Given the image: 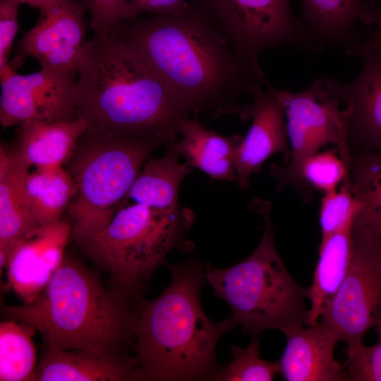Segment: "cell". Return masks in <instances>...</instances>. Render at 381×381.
<instances>
[{"label": "cell", "instance_id": "13", "mask_svg": "<svg viewBox=\"0 0 381 381\" xmlns=\"http://www.w3.org/2000/svg\"><path fill=\"white\" fill-rule=\"evenodd\" d=\"M71 226L60 219L38 225L13 246L6 268L8 284L23 304L35 301L61 265Z\"/></svg>", "mask_w": 381, "mask_h": 381}, {"label": "cell", "instance_id": "18", "mask_svg": "<svg viewBox=\"0 0 381 381\" xmlns=\"http://www.w3.org/2000/svg\"><path fill=\"white\" fill-rule=\"evenodd\" d=\"M380 0H301L303 22L321 47L349 55L361 42L358 25L375 23Z\"/></svg>", "mask_w": 381, "mask_h": 381}, {"label": "cell", "instance_id": "5", "mask_svg": "<svg viewBox=\"0 0 381 381\" xmlns=\"http://www.w3.org/2000/svg\"><path fill=\"white\" fill-rule=\"evenodd\" d=\"M271 207L270 201L258 198L248 204L264 222L262 239L253 253L227 268L209 265L205 272L206 281L229 304L242 332L253 337L268 329L285 334L306 325L309 313L308 288L292 278L277 250Z\"/></svg>", "mask_w": 381, "mask_h": 381}, {"label": "cell", "instance_id": "4", "mask_svg": "<svg viewBox=\"0 0 381 381\" xmlns=\"http://www.w3.org/2000/svg\"><path fill=\"white\" fill-rule=\"evenodd\" d=\"M106 288L79 261L65 257L49 284L31 303L8 306L9 318L39 332L46 346L123 353L131 339L133 299Z\"/></svg>", "mask_w": 381, "mask_h": 381}, {"label": "cell", "instance_id": "23", "mask_svg": "<svg viewBox=\"0 0 381 381\" xmlns=\"http://www.w3.org/2000/svg\"><path fill=\"white\" fill-rule=\"evenodd\" d=\"M351 227L352 224L320 241L318 261L308 288L310 307L306 325H312L319 320L325 306L347 274L352 255Z\"/></svg>", "mask_w": 381, "mask_h": 381}, {"label": "cell", "instance_id": "14", "mask_svg": "<svg viewBox=\"0 0 381 381\" xmlns=\"http://www.w3.org/2000/svg\"><path fill=\"white\" fill-rule=\"evenodd\" d=\"M252 97L251 103L242 106L238 113L241 121H252L234 159L236 182L243 190L249 187L251 176L258 172L272 155L282 153L285 163L291 158L285 115L280 102L262 89Z\"/></svg>", "mask_w": 381, "mask_h": 381}, {"label": "cell", "instance_id": "6", "mask_svg": "<svg viewBox=\"0 0 381 381\" xmlns=\"http://www.w3.org/2000/svg\"><path fill=\"white\" fill-rule=\"evenodd\" d=\"M195 220V212L180 204L155 208L133 202L121 206L101 232L78 245L116 288L137 296L171 251L193 250L186 235Z\"/></svg>", "mask_w": 381, "mask_h": 381}, {"label": "cell", "instance_id": "34", "mask_svg": "<svg viewBox=\"0 0 381 381\" xmlns=\"http://www.w3.org/2000/svg\"><path fill=\"white\" fill-rule=\"evenodd\" d=\"M375 23L377 25V30L375 35L368 42H361L359 46L364 48H379L381 49V8H380Z\"/></svg>", "mask_w": 381, "mask_h": 381}, {"label": "cell", "instance_id": "2", "mask_svg": "<svg viewBox=\"0 0 381 381\" xmlns=\"http://www.w3.org/2000/svg\"><path fill=\"white\" fill-rule=\"evenodd\" d=\"M75 115L92 135L155 139L167 148L189 117L162 80L127 44L94 34L78 69Z\"/></svg>", "mask_w": 381, "mask_h": 381}, {"label": "cell", "instance_id": "36", "mask_svg": "<svg viewBox=\"0 0 381 381\" xmlns=\"http://www.w3.org/2000/svg\"><path fill=\"white\" fill-rule=\"evenodd\" d=\"M380 264H381V246H380Z\"/></svg>", "mask_w": 381, "mask_h": 381}, {"label": "cell", "instance_id": "17", "mask_svg": "<svg viewBox=\"0 0 381 381\" xmlns=\"http://www.w3.org/2000/svg\"><path fill=\"white\" fill-rule=\"evenodd\" d=\"M35 381L140 380L137 357L46 346L37 363Z\"/></svg>", "mask_w": 381, "mask_h": 381}, {"label": "cell", "instance_id": "30", "mask_svg": "<svg viewBox=\"0 0 381 381\" xmlns=\"http://www.w3.org/2000/svg\"><path fill=\"white\" fill-rule=\"evenodd\" d=\"M374 327L378 334L376 344L346 347V380L381 381V304L375 315Z\"/></svg>", "mask_w": 381, "mask_h": 381}, {"label": "cell", "instance_id": "16", "mask_svg": "<svg viewBox=\"0 0 381 381\" xmlns=\"http://www.w3.org/2000/svg\"><path fill=\"white\" fill-rule=\"evenodd\" d=\"M284 334L286 343L279 362L285 380H346V367L334 354L339 341L320 320L312 325L294 327Z\"/></svg>", "mask_w": 381, "mask_h": 381}, {"label": "cell", "instance_id": "1", "mask_svg": "<svg viewBox=\"0 0 381 381\" xmlns=\"http://www.w3.org/2000/svg\"><path fill=\"white\" fill-rule=\"evenodd\" d=\"M110 33L131 47L196 118L238 114L242 97L267 81L194 1L170 13L122 21Z\"/></svg>", "mask_w": 381, "mask_h": 381}, {"label": "cell", "instance_id": "15", "mask_svg": "<svg viewBox=\"0 0 381 381\" xmlns=\"http://www.w3.org/2000/svg\"><path fill=\"white\" fill-rule=\"evenodd\" d=\"M362 68L351 81L341 83L344 105L349 110L352 152H381V49L357 47Z\"/></svg>", "mask_w": 381, "mask_h": 381}, {"label": "cell", "instance_id": "32", "mask_svg": "<svg viewBox=\"0 0 381 381\" xmlns=\"http://www.w3.org/2000/svg\"><path fill=\"white\" fill-rule=\"evenodd\" d=\"M20 0H0V70L9 63V56L18 31Z\"/></svg>", "mask_w": 381, "mask_h": 381}, {"label": "cell", "instance_id": "35", "mask_svg": "<svg viewBox=\"0 0 381 381\" xmlns=\"http://www.w3.org/2000/svg\"><path fill=\"white\" fill-rule=\"evenodd\" d=\"M54 1V0H20L22 4H28L38 9L44 7Z\"/></svg>", "mask_w": 381, "mask_h": 381}, {"label": "cell", "instance_id": "10", "mask_svg": "<svg viewBox=\"0 0 381 381\" xmlns=\"http://www.w3.org/2000/svg\"><path fill=\"white\" fill-rule=\"evenodd\" d=\"M352 255L347 274L319 320L347 347L363 344L374 327L381 304V238L370 230L352 224Z\"/></svg>", "mask_w": 381, "mask_h": 381}, {"label": "cell", "instance_id": "24", "mask_svg": "<svg viewBox=\"0 0 381 381\" xmlns=\"http://www.w3.org/2000/svg\"><path fill=\"white\" fill-rule=\"evenodd\" d=\"M25 187L32 214L39 225L61 219L75 195V185L64 167L28 171Z\"/></svg>", "mask_w": 381, "mask_h": 381}, {"label": "cell", "instance_id": "8", "mask_svg": "<svg viewBox=\"0 0 381 381\" xmlns=\"http://www.w3.org/2000/svg\"><path fill=\"white\" fill-rule=\"evenodd\" d=\"M266 90L280 102L284 111L291 158L285 167L270 166L277 181V190L291 186L308 202L312 193L303 182L301 171L305 161L322 147L333 145L349 172L351 149L349 141V110L344 105L341 83L319 77L305 90H277L268 80Z\"/></svg>", "mask_w": 381, "mask_h": 381}, {"label": "cell", "instance_id": "31", "mask_svg": "<svg viewBox=\"0 0 381 381\" xmlns=\"http://www.w3.org/2000/svg\"><path fill=\"white\" fill-rule=\"evenodd\" d=\"M90 14L94 34H109L124 21L129 0H82Z\"/></svg>", "mask_w": 381, "mask_h": 381}, {"label": "cell", "instance_id": "25", "mask_svg": "<svg viewBox=\"0 0 381 381\" xmlns=\"http://www.w3.org/2000/svg\"><path fill=\"white\" fill-rule=\"evenodd\" d=\"M349 176L358 206L353 224L381 238V152H352Z\"/></svg>", "mask_w": 381, "mask_h": 381}, {"label": "cell", "instance_id": "27", "mask_svg": "<svg viewBox=\"0 0 381 381\" xmlns=\"http://www.w3.org/2000/svg\"><path fill=\"white\" fill-rule=\"evenodd\" d=\"M231 360L214 375L215 381H271L281 373L279 361L263 360L260 356V341L253 337L246 348L234 344L230 348Z\"/></svg>", "mask_w": 381, "mask_h": 381}, {"label": "cell", "instance_id": "26", "mask_svg": "<svg viewBox=\"0 0 381 381\" xmlns=\"http://www.w3.org/2000/svg\"><path fill=\"white\" fill-rule=\"evenodd\" d=\"M32 326L10 318L0 324V380H35L37 353Z\"/></svg>", "mask_w": 381, "mask_h": 381}, {"label": "cell", "instance_id": "7", "mask_svg": "<svg viewBox=\"0 0 381 381\" xmlns=\"http://www.w3.org/2000/svg\"><path fill=\"white\" fill-rule=\"evenodd\" d=\"M159 146L162 143L152 138L85 132L67 163L75 185L68 209L71 240L78 245L109 224Z\"/></svg>", "mask_w": 381, "mask_h": 381}, {"label": "cell", "instance_id": "11", "mask_svg": "<svg viewBox=\"0 0 381 381\" xmlns=\"http://www.w3.org/2000/svg\"><path fill=\"white\" fill-rule=\"evenodd\" d=\"M10 63L0 70V123L3 128L32 121L76 118L74 90L78 71L49 68L30 74L17 73Z\"/></svg>", "mask_w": 381, "mask_h": 381}, {"label": "cell", "instance_id": "3", "mask_svg": "<svg viewBox=\"0 0 381 381\" xmlns=\"http://www.w3.org/2000/svg\"><path fill=\"white\" fill-rule=\"evenodd\" d=\"M208 266L197 258L171 265V282L158 297L135 298L131 328L140 380H212L222 368L217 346L238 325L205 313L200 294Z\"/></svg>", "mask_w": 381, "mask_h": 381}, {"label": "cell", "instance_id": "21", "mask_svg": "<svg viewBox=\"0 0 381 381\" xmlns=\"http://www.w3.org/2000/svg\"><path fill=\"white\" fill-rule=\"evenodd\" d=\"M179 135L171 147L192 169H198L214 179L236 181L234 159L243 139L241 134L224 135L205 128L198 118L188 117L180 126Z\"/></svg>", "mask_w": 381, "mask_h": 381}, {"label": "cell", "instance_id": "9", "mask_svg": "<svg viewBox=\"0 0 381 381\" xmlns=\"http://www.w3.org/2000/svg\"><path fill=\"white\" fill-rule=\"evenodd\" d=\"M212 20L234 49L260 73L262 52L284 46L306 52L322 49L292 11L289 0H193Z\"/></svg>", "mask_w": 381, "mask_h": 381}, {"label": "cell", "instance_id": "20", "mask_svg": "<svg viewBox=\"0 0 381 381\" xmlns=\"http://www.w3.org/2000/svg\"><path fill=\"white\" fill-rule=\"evenodd\" d=\"M30 167L13 150L0 147V270L11 249L27 232L38 226L27 198L25 180Z\"/></svg>", "mask_w": 381, "mask_h": 381}, {"label": "cell", "instance_id": "33", "mask_svg": "<svg viewBox=\"0 0 381 381\" xmlns=\"http://www.w3.org/2000/svg\"><path fill=\"white\" fill-rule=\"evenodd\" d=\"M189 0H129L124 21L134 20L143 13L154 15L170 13L181 8Z\"/></svg>", "mask_w": 381, "mask_h": 381}, {"label": "cell", "instance_id": "12", "mask_svg": "<svg viewBox=\"0 0 381 381\" xmlns=\"http://www.w3.org/2000/svg\"><path fill=\"white\" fill-rule=\"evenodd\" d=\"M39 11L38 20L17 44V56L32 57L41 68L78 71L88 42L86 5L54 0Z\"/></svg>", "mask_w": 381, "mask_h": 381}, {"label": "cell", "instance_id": "22", "mask_svg": "<svg viewBox=\"0 0 381 381\" xmlns=\"http://www.w3.org/2000/svg\"><path fill=\"white\" fill-rule=\"evenodd\" d=\"M180 157L178 151L170 147L162 157L148 158L123 203L131 200L155 208L179 205L181 184L193 171L187 163L179 162Z\"/></svg>", "mask_w": 381, "mask_h": 381}, {"label": "cell", "instance_id": "19", "mask_svg": "<svg viewBox=\"0 0 381 381\" xmlns=\"http://www.w3.org/2000/svg\"><path fill=\"white\" fill-rule=\"evenodd\" d=\"M17 157L28 167H64L87 131L81 118L68 121H32L17 126Z\"/></svg>", "mask_w": 381, "mask_h": 381}, {"label": "cell", "instance_id": "28", "mask_svg": "<svg viewBox=\"0 0 381 381\" xmlns=\"http://www.w3.org/2000/svg\"><path fill=\"white\" fill-rule=\"evenodd\" d=\"M301 176L304 184L324 194L334 191L341 182H350L349 172L339 155L325 151L311 155L303 163Z\"/></svg>", "mask_w": 381, "mask_h": 381}, {"label": "cell", "instance_id": "29", "mask_svg": "<svg viewBox=\"0 0 381 381\" xmlns=\"http://www.w3.org/2000/svg\"><path fill=\"white\" fill-rule=\"evenodd\" d=\"M357 210L350 182H342L339 189L325 193L319 214L321 240L351 226Z\"/></svg>", "mask_w": 381, "mask_h": 381}]
</instances>
